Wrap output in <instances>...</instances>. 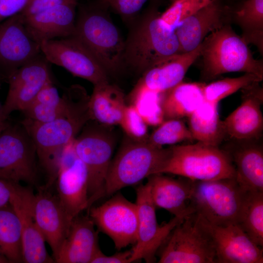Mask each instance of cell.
Returning <instances> with one entry per match:
<instances>
[{
	"label": "cell",
	"instance_id": "obj_4",
	"mask_svg": "<svg viewBox=\"0 0 263 263\" xmlns=\"http://www.w3.org/2000/svg\"><path fill=\"white\" fill-rule=\"evenodd\" d=\"M151 11L146 14L125 40L124 61L138 72L143 73L157 63L181 53L175 30Z\"/></svg>",
	"mask_w": 263,
	"mask_h": 263
},
{
	"label": "cell",
	"instance_id": "obj_15",
	"mask_svg": "<svg viewBox=\"0 0 263 263\" xmlns=\"http://www.w3.org/2000/svg\"><path fill=\"white\" fill-rule=\"evenodd\" d=\"M50 64L41 53L8 78V91L2 104L0 119H8L12 112H22L32 102L45 84L52 80Z\"/></svg>",
	"mask_w": 263,
	"mask_h": 263
},
{
	"label": "cell",
	"instance_id": "obj_41",
	"mask_svg": "<svg viewBox=\"0 0 263 263\" xmlns=\"http://www.w3.org/2000/svg\"><path fill=\"white\" fill-rule=\"evenodd\" d=\"M31 0H0V22L21 13Z\"/></svg>",
	"mask_w": 263,
	"mask_h": 263
},
{
	"label": "cell",
	"instance_id": "obj_21",
	"mask_svg": "<svg viewBox=\"0 0 263 263\" xmlns=\"http://www.w3.org/2000/svg\"><path fill=\"white\" fill-rule=\"evenodd\" d=\"M259 139L233 140L222 149L234 166L237 183L246 192H263V148Z\"/></svg>",
	"mask_w": 263,
	"mask_h": 263
},
{
	"label": "cell",
	"instance_id": "obj_24",
	"mask_svg": "<svg viewBox=\"0 0 263 263\" xmlns=\"http://www.w3.org/2000/svg\"><path fill=\"white\" fill-rule=\"evenodd\" d=\"M147 179L156 208L165 209L174 216H185L194 212L189 206L194 180L183 177L175 179L163 173L152 174Z\"/></svg>",
	"mask_w": 263,
	"mask_h": 263
},
{
	"label": "cell",
	"instance_id": "obj_34",
	"mask_svg": "<svg viewBox=\"0 0 263 263\" xmlns=\"http://www.w3.org/2000/svg\"><path fill=\"white\" fill-rule=\"evenodd\" d=\"M163 94L134 87L129 94L131 104L148 126H157L164 120L161 105Z\"/></svg>",
	"mask_w": 263,
	"mask_h": 263
},
{
	"label": "cell",
	"instance_id": "obj_30",
	"mask_svg": "<svg viewBox=\"0 0 263 263\" xmlns=\"http://www.w3.org/2000/svg\"><path fill=\"white\" fill-rule=\"evenodd\" d=\"M68 110L67 99L60 96L53 79L46 83L32 102L22 112L25 118L45 123L65 115Z\"/></svg>",
	"mask_w": 263,
	"mask_h": 263
},
{
	"label": "cell",
	"instance_id": "obj_38",
	"mask_svg": "<svg viewBox=\"0 0 263 263\" xmlns=\"http://www.w3.org/2000/svg\"><path fill=\"white\" fill-rule=\"evenodd\" d=\"M119 125L130 139L137 141H147L148 125L132 105H126Z\"/></svg>",
	"mask_w": 263,
	"mask_h": 263
},
{
	"label": "cell",
	"instance_id": "obj_44",
	"mask_svg": "<svg viewBox=\"0 0 263 263\" xmlns=\"http://www.w3.org/2000/svg\"><path fill=\"white\" fill-rule=\"evenodd\" d=\"M10 124L11 123L8 119L3 120L0 119V133L6 129Z\"/></svg>",
	"mask_w": 263,
	"mask_h": 263
},
{
	"label": "cell",
	"instance_id": "obj_48",
	"mask_svg": "<svg viewBox=\"0 0 263 263\" xmlns=\"http://www.w3.org/2000/svg\"><path fill=\"white\" fill-rule=\"evenodd\" d=\"M172 2H173L175 0H170Z\"/></svg>",
	"mask_w": 263,
	"mask_h": 263
},
{
	"label": "cell",
	"instance_id": "obj_37",
	"mask_svg": "<svg viewBox=\"0 0 263 263\" xmlns=\"http://www.w3.org/2000/svg\"><path fill=\"white\" fill-rule=\"evenodd\" d=\"M211 0H175L162 14L160 19L175 30L183 21L208 4Z\"/></svg>",
	"mask_w": 263,
	"mask_h": 263
},
{
	"label": "cell",
	"instance_id": "obj_31",
	"mask_svg": "<svg viewBox=\"0 0 263 263\" xmlns=\"http://www.w3.org/2000/svg\"><path fill=\"white\" fill-rule=\"evenodd\" d=\"M0 251L10 263H23L21 226L10 204L0 208Z\"/></svg>",
	"mask_w": 263,
	"mask_h": 263
},
{
	"label": "cell",
	"instance_id": "obj_20",
	"mask_svg": "<svg viewBox=\"0 0 263 263\" xmlns=\"http://www.w3.org/2000/svg\"><path fill=\"white\" fill-rule=\"evenodd\" d=\"M259 82L242 89V102L223 121L226 135L232 140L259 139L263 130L261 105L263 102V89Z\"/></svg>",
	"mask_w": 263,
	"mask_h": 263
},
{
	"label": "cell",
	"instance_id": "obj_35",
	"mask_svg": "<svg viewBox=\"0 0 263 263\" xmlns=\"http://www.w3.org/2000/svg\"><path fill=\"white\" fill-rule=\"evenodd\" d=\"M263 79L250 73L235 78H225L203 84L202 89L205 100L218 103L222 99L235 93L240 89L256 82H260Z\"/></svg>",
	"mask_w": 263,
	"mask_h": 263
},
{
	"label": "cell",
	"instance_id": "obj_45",
	"mask_svg": "<svg viewBox=\"0 0 263 263\" xmlns=\"http://www.w3.org/2000/svg\"><path fill=\"white\" fill-rule=\"evenodd\" d=\"M10 263V262L0 251V263Z\"/></svg>",
	"mask_w": 263,
	"mask_h": 263
},
{
	"label": "cell",
	"instance_id": "obj_40",
	"mask_svg": "<svg viewBox=\"0 0 263 263\" xmlns=\"http://www.w3.org/2000/svg\"><path fill=\"white\" fill-rule=\"evenodd\" d=\"M74 2H77V0H31L20 14L28 16L60 5Z\"/></svg>",
	"mask_w": 263,
	"mask_h": 263
},
{
	"label": "cell",
	"instance_id": "obj_13",
	"mask_svg": "<svg viewBox=\"0 0 263 263\" xmlns=\"http://www.w3.org/2000/svg\"><path fill=\"white\" fill-rule=\"evenodd\" d=\"M138 216L137 240L132 247L131 263L144 260L146 263L156 262V253L172 229L187 216H174L168 222L159 225L156 207L151 198L148 184H139L135 188Z\"/></svg>",
	"mask_w": 263,
	"mask_h": 263
},
{
	"label": "cell",
	"instance_id": "obj_39",
	"mask_svg": "<svg viewBox=\"0 0 263 263\" xmlns=\"http://www.w3.org/2000/svg\"><path fill=\"white\" fill-rule=\"evenodd\" d=\"M147 0H101L125 19L135 16Z\"/></svg>",
	"mask_w": 263,
	"mask_h": 263
},
{
	"label": "cell",
	"instance_id": "obj_7",
	"mask_svg": "<svg viewBox=\"0 0 263 263\" xmlns=\"http://www.w3.org/2000/svg\"><path fill=\"white\" fill-rule=\"evenodd\" d=\"M168 152V148L154 146L147 141L130 139L112 160L106 180L105 195L112 196L124 188L138 185L144 179L156 174Z\"/></svg>",
	"mask_w": 263,
	"mask_h": 263
},
{
	"label": "cell",
	"instance_id": "obj_18",
	"mask_svg": "<svg viewBox=\"0 0 263 263\" xmlns=\"http://www.w3.org/2000/svg\"><path fill=\"white\" fill-rule=\"evenodd\" d=\"M34 194L33 213L36 223L45 242L51 247L53 258H56L70 226L71 220L56 195L43 186L37 187Z\"/></svg>",
	"mask_w": 263,
	"mask_h": 263
},
{
	"label": "cell",
	"instance_id": "obj_8",
	"mask_svg": "<svg viewBox=\"0 0 263 263\" xmlns=\"http://www.w3.org/2000/svg\"><path fill=\"white\" fill-rule=\"evenodd\" d=\"M156 255L159 263H215L212 240L202 218L187 215L170 232Z\"/></svg>",
	"mask_w": 263,
	"mask_h": 263
},
{
	"label": "cell",
	"instance_id": "obj_46",
	"mask_svg": "<svg viewBox=\"0 0 263 263\" xmlns=\"http://www.w3.org/2000/svg\"><path fill=\"white\" fill-rule=\"evenodd\" d=\"M4 81H6L5 77L0 73V87Z\"/></svg>",
	"mask_w": 263,
	"mask_h": 263
},
{
	"label": "cell",
	"instance_id": "obj_16",
	"mask_svg": "<svg viewBox=\"0 0 263 263\" xmlns=\"http://www.w3.org/2000/svg\"><path fill=\"white\" fill-rule=\"evenodd\" d=\"M41 53L39 44L27 31L20 13L0 22V73L6 81Z\"/></svg>",
	"mask_w": 263,
	"mask_h": 263
},
{
	"label": "cell",
	"instance_id": "obj_43",
	"mask_svg": "<svg viewBox=\"0 0 263 263\" xmlns=\"http://www.w3.org/2000/svg\"><path fill=\"white\" fill-rule=\"evenodd\" d=\"M13 183L0 179V208L10 204Z\"/></svg>",
	"mask_w": 263,
	"mask_h": 263
},
{
	"label": "cell",
	"instance_id": "obj_29",
	"mask_svg": "<svg viewBox=\"0 0 263 263\" xmlns=\"http://www.w3.org/2000/svg\"><path fill=\"white\" fill-rule=\"evenodd\" d=\"M218 103L206 100L188 117L189 130L194 140L218 146L226 134L223 121L220 119Z\"/></svg>",
	"mask_w": 263,
	"mask_h": 263
},
{
	"label": "cell",
	"instance_id": "obj_36",
	"mask_svg": "<svg viewBox=\"0 0 263 263\" xmlns=\"http://www.w3.org/2000/svg\"><path fill=\"white\" fill-rule=\"evenodd\" d=\"M148 136L147 141L160 148L185 141L194 140L188 128L181 119L164 120Z\"/></svg>",
	"mask_w": 263,
	"mask_h": 263
},
{
	"label": "cell",
	"instance_id": "obj_12",
	"mask_svg": "<svg viewBox=\"0 0 263 263\" xmlns=\"http://www.w3.org/2000/svg\"><path fill=\"white\" fill-rule=\"evenodd\" d=\"M40 48L50 63L63 67L74 76L94 86L109 82L108 75L98 61L75 36L43 41Z\"/></svg>",
	"mask_w": 263,
	"mask_h": 263
},
{
	"label": "cell",
	"instance_id": "obj_1",
	"mask_svg": "<svg viewBox=\"0 0 263 263\" xmlns=\"http://www.w3.org/2000/svg\"><path fill=\"white\" fill-rule=\"evenodd\" d=\"M63 94L68 104L65 115L45 123L27 118L20 122L34 143L38 162L46 175L44 186L50 188L55 183L63 150L91 120L90 96L83 87L72 85Z\"/></svg>",
	"mask_w": 263,
	"mask_h": 263
},
{
	"label": "cell",
	"instance_id": "obj_42",
	"mask_svg": "<svg viewBox=\"0 0 263 263\" xmlns=\"http://www.w3.org/2000/svg\"><path fill=\"white\" fill-rule=\"evenodd\" d=\"M132 255V248L107 256L100 250L94 256L91 263H130Z\"/></svg>",
	"mask_w": 263,
	"mask_h": 263
},
{
	"label": "cell",
	"instance_id": "obj_9",
	"mask_svg": "<svg viewBox=\"0 0 263 263\" xmlns=\"http://www.w3.org/2000/svg\"><path fill=\"white\" fill-rule=\"evenodd\" d=\"M81 132L73 140V145L76 155L87 169L90 207L95 202L105 196L106 180L112 160L114 140L102 126L90 122V120Z\"/></svg>",
	"mask_w": 263,
	"mask_h": 263
},
{
	"label": "cell",
	"instance_id": "obj_3",
	"mask_svg": "<svg viewBox=\"0 0 263 263\" xmlns=\"http://www.w3.org/2000/svg\"><path fill=\"white\" fill-rule=\"evenodd\" d=\"M109 75L115 74L125 65V40L108 14L98 5L79 9L75 32Z\"/></svg>",
	"mask_w": 263,
	"mask_h": 263
},
{
	"label": "cell",
	"instance_id": "obj_33",
	"mask_svg": "<svg viewBox=\"0 0 263 263\" xmlns=\"http://www.w3.org/2000/svg\"><path fill=\"white\" fill-rule=\"evenodd\" d=\"M238 225L258 246H263V192H248Z\"/></svg>",
	"mask_w": 263,
	"mask_h": 263
},
{
	"label": "cell",
	"instance_id": "obj_22",
	"mask_svg": "<svg viewBox=\"0 0 263 263\" xmlns=\"http://www.w3.org/2000/svg\"><path fill=\"white\" fill-rule=\"evenodd\" d=\"M77 2L68 3L28 16H23L26 28L39 44L74 35Z\"/></svg>",
	"mask_w": 263,
	"mask_h": 263
},
{
	"label": "cell",
	"instance_id": "obj_17",
	"mask_svg": "<svg viewBox=\"0 0 263 263\" xmlns=\"http://www.w3.org/2000/svg\"><path fill=\"white\" fill-rule=\"evenodd\" d=\"M32 187L13 183L10 204L20 221L22 238L23 263H55L48 253L45 241L35 222Z\"/></svg>",
	"mask_w": 263,
	"mask_h": 263
},
{
	"label": "cell",
	"instance_id": "obj_6",
	"mask_svg": "<svg viewBox=\"0 0 263 263\" xmlns=\"http://www.w3.org/2000/svg\"><path fill=\"white\" fill-rule=\"evenodd\" d=\"M248 192L235 178L194 181L189 206L208 223L220 226L239 225Z\"/></svg>",
	"mask_w": 263,
	"mask_h": 263
},
{
	"label": "cell",
	"instance_id": "obj_5",
	"mask_svg": "<svg viewBox=\"0 0 263 263\" xmlns=\"http://www.w3.org/2000/svg\"><path fill=\"white\" fill-rule=\"evenodd\" d=\"M168 149L167 158L157 173L171 174L194 181L235 178L230 157L218 146L197 142L174 145Z\"/></svg>",
	"mask_w": 263,
	"mask_h": 263
},
{
	"label": "cell",
	"instance_id": "obj_27",
	"mask_svg": "<svg viewBox=\"0 0 263 263\" xmlns=\"http://www.w3.org/2000/svg\"><path fill=\"white\" fill-rule=\"evenodd\" d=\"M94 86L88 103L91 120L107 126L119 125L126 106L124 94L109 82Z\"/></svg>",
	"mask_w": 263,
	"mask_h": 263
},
{
	"label": "cell",
	"instance_id": "obj_26",
	"mask_svg": "<svg viewBox=\"0 0 263 263\" xmlns=\"http://www.w3.org/2000/svg\"><path fill=\"white\" fill-rule=\"evenodd\" d=\"M75 217L55 260L57 263H91L100 250L98 232L89 215Z\"/></svg>",
	"mask_w": 263,
	"mask_h": 263
},
{
	"label": "cell",
	"instance_id": "obj_25",
	"mask_svg": "<svg viewBox=\"0 0 263 263\" xmlns=\"http://www.w3.org/2000/svg\"><path fill=\"white\" fill-rule=\"evenodd\" d=\"M225 10L218 0H211L207 5L184 19L175 29L181 53L198 47L209 33L226 24Z\"/></svg>",
	"mask_w": 263,
	"mask_h": 263
},
{
	"label": "cell",
	"instance_id": "obj_11",
	"mask_svg": "<svg viewBox=\"0 0 263 263\" xmlns=\"http://www.w3.org/2000/svg\"><path fill=\"white\" fill-rule=\"evenodd\" d=\"M89 208L88 215L94 225L113 240L117 250L136 243L138 216L135 203L117 192L101 205Z\"/></svg>",
	"mask_w": 263,
	"mask_h": 263
},
{
	"label": "cell",
	"instance_id": "obj_47",
	"mask_svg": "<svg viewBox=\"0 0 263 263\" xmlns=\"http://www.w3.org/2000/svg\"><path fill=\"white\" fill-rule=\"evenodd\" d=\"M1 107H2V104H1V103H0V112H1Z\"/></svg>",
	"mask_w": 263,
	"mask_h": 263
},
{
	"label": "cell",
	"instance_id": "obj_2",
	"mask_svg": "<svg viewBox=\"0 0 263 263\" xmlns=\"http://www.w3.org/2000/svg\"><path fill=\"white\" fill-rule=\"evenodd\" d=\"M201 56L206 80L231 72L252 74L263 79V61L254 57L248 45L227 24L205 38Z\"/></svg>",
	"mask_w": 263,
	"mask_h": 263
},
{
	"label": "cell",
	"instance_id": "obj_23",
	"mask_svg": "<svg viewBox=\"0 0 263 263\" xmlns=\"http://www.w3.org/2000/svg\"><path fill=\"white\" fill-rule=\"evenodd\" d=\"M201 53V44L194 50L171 56L150 67L142 73L134 87L164 93L183 79Z\"/></svg>",
	"mask_w": 263,
	"mask_h": 263
},
{
	"label": "cell",
	"instance_id": "obj_19",
	"mask_svg": "<svg viewBox=\"0 0 263 263\" xmlns=\"http://www.w3.org/2000/svg\"><path fill=\"white\" fill-rule=\"evenodd\" d=\"M202 219L212 240L216 263H263V247L257 245L238 225L220 226Z\"/></svg>",
	"mask_w": 263,
	"mask_h": 263
},
{
	"label": "cell",
	"instance_id": "obj_10",
	"mask_svg": "<svg viewBox=\"0 0 263 263\" xmlns=\"http://www.w3.org/2000/svg\"><path fill=\"white\" fill-rule=\"evenodd\" d=\"M37 159L34 143L21 123H11L0 133V179L37 186Z\"/></svg>",
	"mask_w": 263,
	"mask_h": 263
},
{
	"label": "cell",
	"instance_id": "obj_32",
	"mask_svg": "<svg viewBox=\"0 0 263 263\" xmlns=\"http://www.w3.org/2000/svg\"><path fill=\"white\" fill-rule=\"evenodd\" d=\"M235 22L242 31V38L263 53V0H245L236 11Z\"/></svg>",
	"mask_w": 263,
	"mask_h": 263
},
{
	"label": "cell",
	"instance_id": "obj_28",
	"mask_svg": "<svg viewBox=\"0 0 263 263\" xmlns=\"http://www.w3.org/2000/svg\"><path fill=\"white\" fill-rule=\"evenodd\" d=\"M203 84L182 81L164 92L161 102L164 120L188 117L205 100Z\"/></svg>",
	"mask_w": 263,
	"mask_h": 263
},
{
	"label": "cell",
	"instance_id": "obj_14",
	"mask_svg": "<svg viewBox=\"0 0 263 263\" xmlns=\"http://www.w3.org/2000/svg\"><path fill=\"white\" fill-rule=\"evenodd\" d=\"M73 142L62 152L55 183L56 195L71 220L90 207L87 169L76 155Z\"/></svg>",
	"mask_w": 263,
	"mask_h": 263
}]
</instances>
